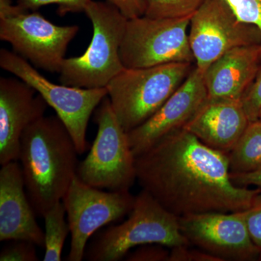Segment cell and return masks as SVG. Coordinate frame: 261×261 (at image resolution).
Here are the masks:
<instances>
[{
	"label": "cell",
	"mask_w": 261,
	"mask_h": 261,
	"mask_svg": "<svg viewBox=\"0 0 261 261\" xmlns=\"http://www.w3.org/2000/svg\"><path fill=\"white\" fill-rule=\"evenodd\" d=\"M0 67L28 84L44 98L66 127L79 154H83L88 149L86 137L89 119L108 96L107 88L58 85L43 76L25 58L6 49L0 50Z\"/></svg>",
	"instance_id": "cell-8"
},
{
	"label": "cell",
	"mask_w": 261,
	"mask_h": 261,
	"mask_svg": "<svg viewBox=\"0 0 261 261\" xmlns=\"http://www.w3.org/2000/svg\"><path fill=\"white\" fill-rule=\"evenodd\" d=\"M47 103L23 80L0 78V164L18 161L24 130L44 116Z\"/></svg>",
	"instance_id": "cell-14"
},
{
	"label": "cell",
	"mask_w": 261,
	"mask_h": 261,
	"mask_svg": "<svg viewBox=\"0 0 261 261\" xmlns=\"http://www.w3.org/2000/svg\"><path fill=\"white\" fill-rule=\"evenodd\" d=\"M92 0H18V5L25 10H37L41 7L50 4L58 5V14L82 13Z\"/></svg>",
	"instance_id": "cell-21"
},
{
	"label": "cell",
	"mask_w": 261,
	"mask_h": 261,
	"mask_svg": "<svg viewBox=\"0 0 261 261\" xmlns=\"http://www.w3.org/2000/svg\"><path fill=\"white\" fill-rule=\"evenodd\" d=\"M168 261H224L209 252L190 249V246L171 248Z\"/></svg>",
	"instance_id": "cell-27"
},
{
	"label": "cell",
	"mask_w": 261,
	"mask_h": 261,
	"mask_svg": "<svg viewBox=\"0 0 261 261\" xmlns=\"http://www.w3.org/2000/svg\"><path fill=\"white\" fill-rule=\"evenodd\" d=\"M159 244H146L137 247L132 253L128 254V261H168L170 252Z\"/></svg>",
	"instance_id": "cell-26"
},
{
	"label": "cell",
	"mask_w": 261,
	"mask_h": 261,
	"mask_svg": "<svg viewBox=\"0 0 261 261\" xmlns=\"http://www.w3.org/2000/svg\"><path fill=\"white\" fill-rule=\"evenodd\" d=\"M69 224L68 261L84 260L89 238L106 225L128 215L135 197L128 191H102L73 178L63 198Z\"/></svg>",
	"instance_id": "cell-10"
},
{
	"label": "cell",
	"mask_w": 261,
	"mask_h": 261,
	"mask_svg": "<svg viewBox=\"0 0 261 261\" xmlns=\"http://www.w3.org/2000/svg\"><path fill=\"white\" fill-rule=\"evenodd\" d=\"M227 155L230 173H248L261 169L260 120L249 123Z\"/></svg>",
	"instance_id": "cell-18"
},
{
	"label": "cell",
	"mask_w": 261,
	"mask_h": 261,
	"mask_svg": "<svg viewBox=\"0 0 261 261\" xmlns=\"http://www.w3.org/2000/svg\"><path fill=\"white\" fill-rule=\"evenodd\" d=\"M249 123L241 100L207 97L184 128L211 148L228 154Z\"/></svg>",
	"instance_id": "cell-16"
},
{
	"label": "cell",
	"mask_w": 261,
	"mask_h": 261,
	"mask_svg": "<svg viewBox=\"0 0 261 261\" xmlns=\"http://www.w3.org/2000/svg\"><path fill=\"white\" fill-rule=\"evenodd\" d=\"M144 16L149 18H192L205 0H145Z\"/></svg>",
	"instance_id": "cell-20"
},
{
	"label": "cell",
	"mask_w": 261,
	"mask_h": 261,
	"mask_svg": "<svg viewBox=\"0 0 261 261\" xmlns=\"http://www.w3.org/2000/svg\"><path fill=\"white\" fill-rule=\"evenodd\" d=\"M84 13L93 27L92 42L82 56L65 58L60 82L78 88H103L125 68L120 49L128 19L108 2L92 0Z\"/></svg>",
	"instance_id": "cell-4"
},
{
	"label": "cell",
	"mask_w": 261,
	"mask_h": 261,
	"mask_svg": "<svg viewBox=\"0 0 261 261\" xmlns=\"http://www.w3.org/2000/svg\"><path fill=\"white\" fill-rule=\"evenodd\" d=\"M116 7L128 20L145 15V0H107Z\"/></svg>",
	"instance_id": "cell-28"
},
{
	"label": "cell",
	"mask_w": 261,
	"mask_h": 261,
	"mask_svg": "<svg viewBox=\"0 0 261 261\" xmlns=\"http://www.w3.org/2000/svg\"><path fill=\"white\" fill-rule=\"evenodd\" d=\"M178 221L190 244L224 261L253 260L261 254L250 238L245 211L186 215Z\"/></svg>",
	"instance_id": "cell-12"
},
{
	"label": "cell",
	"mask_w": 261,
	"mask_h": 261,
	"mask_svg": "<svg viewBox=\"0 0 261 261\" xmlns=\"http://www.w3.org/2000/svg\"><path fill=\"white\" fill-rule=\"evenodd\" d=\"M258 120H260V121H261V110H260V113H259Z\"/></svg>",
	"instance_id": "cell-30"
},
{
	"label": "cell",
	"mask_w": 261,
	"mask_h": 261,
	"mask_svg": "<svg viewBox=\"0 0 261 261\" xmlns=\"http://www.w3.org/2000/svg\"><path fill=\"white\" fill-rule=\"evenodd\" d=\"M21 166L17 161L0 170V241L22 240L44 246V231L25 192Z\"/></svg>",
	"instance_id": "cell-15"
},
{
	"label": "cell",
	"mask_w": 261,
	"mask_h": 261,
	"mask_svg": "<svg viewBox=\"0 0 261 261\" xmlns=\"http://www.w3.org/2000/svg\"><path fill=\"white\" fill-rule=\"evenodd\" d=\"M190 27L195 66L203 73L233 48L261 44L260 31L239 20L226 0H205L190 19Z\"/></svg>",
	"instance_id": "cell-11"
},
{
	"label": "cell",
	"mask_w": 261,
	"mask_h": 261,
	"mask_svg": "<svg viewBox=\"0 0 261 261\" xmlns=\"http://www.w3.org/2000/svg\"><path fill=\"white\" fill-rule=\"evenodd\" d=\"M190 19L142 16L128 20L120 49L123 66L144 68L173 63H195L187 34Z\"/></svg>",
	"instance_id": "cell-9"
},
{
	"label": "cell",
	"mask_w": 261,
	"mask_h": 261,
	"mask_svg": "<svg viewBox=\"0 0 261 261\" xmlns=\"http://www.w3.org/2000/svg\"><path fill=\"white\" fill-rule=\"evenodd\" d=\"M244 23L251 24L261 32V0H226Z\"/></svg>",
	"instance_id": "cell-23"
},
{
	"label": "cell",
	"mask_w": 261,
	"mask_h": 261,
	"mask_svg": "<svg viewBox=\"0 0 261 261\" xmlns=\"http://www.w3.org/2000/svg\"><path fill=\"white\" fill-rule=\"evenodd\" d=\"M244 109L250 122L258 120L261 110V62L253 82L241 99Z\"/></svg>",
	"instance_id": "cell-24"
},
{
	"label": "cell",
	"mask_w": 261,
	"mask_h": 261,
	"mask_svg": "<svg viewBox=\"0 0 261 261\" xmlns=\"http://www.w3.org/2000/svg\"><path fill=\"white\" fill-rule=\"evenodd\" d=\"M261 62V44L233 48L204 72L207 96L241 100L253 82Z\"/></svg>",
	"instance_id": "cell-17"
},
{
	"label": "cell",
	"mask_w": 261,
	"mask_h": 261,
	"mask_svg": "<svg viewBox=\"0 0 261 261\" xmlns=\"http://www.w3.org/2000/svg\"><path fill=\"white\" fill-rule=\"evenodd\" d=\"M230 177L233 183L238 186H254L261 191V169L248 173H231Z\"/></svg>",
	"instance_id": "cell-29"
},
{
	"label": "cell",
	"mask_w": 261,
	"mask_h": 261,
	"mask_svg": "<svg viewBox=\"0 0 261 261\" xmlns=\"http://www.w3.org/2000/svg\"><path fill=\"white\" fill-rule=\"evenodd\" d=\"M192 63H173L144 68H126L106 88L113 111L126 132L153 116L183 82Z\"/></svg>",
	"instance_id": "cell-5"
},
{
	"label": "cell",
	"mask_w": 261,
	"mask_h": 261,
	"mask_svg": "<svg viewBox=\"0 0 261 261\" xmlns=\"http://www.w3.org/2000/svg\"><path fill=\"white\" fill-rule=\"evenodd\" d=\"M65 214L64 202L61 200L43 216L45 225L44 261L62 260L65 240L70 233L69 224L65 221Z\"/></svg>",
	"instance_id": "cell-19"
},
{
	"label": "cell",
	"mask_w": 261,
	"mask_h": 261,
	"mask_svg": "<svg viewBox=\"0 0 261 261\" xmlns=\"http://www.w3.org/2000/svg\"><path fill=\"white\" fill-rule=\"evenodd\" d=\"M146 244H159L170 248L191 245L180 230L178 217L142 190L135 196L128 219L97 233L87 244L84 259L121 260L130 249Z\"/></svg>",
	"instance_id": "cell-3"
},
{
	"label": "cell",
	"mask_w": 261,
	"mask_h": 261,
	"mask_svg": "<svg viewBox=\"0 0 261 261\" xmlns=\"http://www.w3.org/2000/svg\"><path fill=\"white\" fill-rule=\"evenodd\" d=\"M36 245L27 240H10L0 252L1 261H37Z\"/></svg>",
	"instance_id": "cell-22"
},
{
	"label": "cell",
	"mask_w": 261,
	"mask_h": 261,
	"mask_svg": "<svg viewBox=\"0 0 261 261\" xmlns=\"http://www.w3.org/2000/svg\"><path fill=\"white\" fill-rule=\"evenodd\" d=\"M207 97L204 73L194 66L187 80L153 116L127 132L135 157L163 137L185 128Z\"/></svg>",
	"instance_id": "cell-13"
},
{
	"label": "cell",
	"mask_w": 261,
	"mask_h": 261,
	"mask_svg": "<svg viewBox=\"0 0 261 261\" xmlns=\"http://www.w3.org/2000/svg\"><path fill=\"white\" fill-rule=\"evenodd\" d=\"M79 31L78 25H58L11 0H0V39L35 68L60 73L68 44Z\"/></svg>",
	"instance_id": "cell-7"
},
{
	"label": "cell",
	"mask_w": 261,
	"mask_h": 261,
	"mask_svg": "<svg viewBox=\"0 0 261 261\" xmlns=\"http://www.w3.org/2000/svg\"><path fill=\"white\" fill-rule=\"evenodd\" d=\"M78 154L58 116H43L24 130L18 161L29 200L39 216L63 200L76 176Z\"/></svg>",
	"instance_id": "cell-2"
},
{
	"label": "cell",
	"mask_w": 261,
	"mask_h": 261,
	"mask_svg": "<svg viewBox=\"0 0 261 261\" xmlns=\"http://www.w3.org/2000/svg\"><path fill=\"white\" fill-rule=\"evenodd\" d=\"M245 214L250 238L261 252V192L254 197Z\"/></svg>",
	"instance_id": "cell-25"
},
{
	"label": "cell",
	"mask_w": 261,
	"mask_h": 261,
	"mask_svg": "<svg viewBox=\"0 0 261 261\" xmlns=\"http://www.w3.org/2000/svg\"><path fill=\"white\" fill-rule=\"evenodd\" d=\"M97 137L88 155L79 163L77 177L89 186L108 191H128L136 176L135 157L108 96L95 111Z\"/></svg>",
	"instance_id": "cell-6"
},
{
	"label": "cell",
	"mask_w": 261,
	"mask_h": 261,
	"mask_svg": "<svg viewBox=\"0 0 261 261\" xmlns=\"http://www.w3.org/2000/svg\"><path fill=\"white\" fill-rule=\"evenodd\" d=\"M142 190L176 217L246 211L259 189L234 185L226 154L181 128L135 157Z\"/></svg>",
	"instance_id": "cell-1"
}]
</instances>
